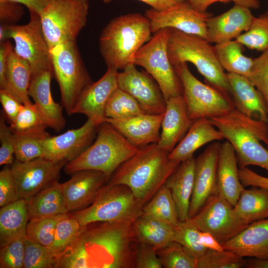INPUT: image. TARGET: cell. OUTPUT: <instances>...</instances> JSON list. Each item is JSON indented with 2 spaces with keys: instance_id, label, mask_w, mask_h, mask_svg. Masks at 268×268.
I'll return each mask as SVG.
<instances>
[{
  "instance_id": "6",
  "label": "cell",
  "mask_w": 268,
  "mask_h": 268,
  "mask_svg": "<svg viewBox=\"0 0 268 268\" xmlns=\"http://www.w3.org/2000/svg\"><path fill=\"white\" fill-rule=\"evenodd\" d=\"M167 52L173 66L191 63L207 84L231 96L227 74L218 60L214 46L206 39L171 29Z\"/></svg>"
},
{
  "instance_id": "56",
  "label": "cell",
  "mask_w": 268,
  "mask_h": 268,
  "mask_svg": "<svg viewBox=\"0 0 268 268\" xmlns=\"http://www.w3.org/2000/svg\"><path fill=\"white\" fill-rule=\"evenodd\" d=\"M108 3L114 0H102ZM150 5L157 10H162L172 7L185 0H138Z\"/></svg>"
},
{
  "instance_id": "38",
  "label": "cell",
  "mask_w": 268,
  "mask_h": 268,
  "mask_svg": "<svg viewBox=\"0 0 268 268\" xmlns=\"http://www.w3.org/2000/svg\"><path fill=\"white\" fill-rule=\"evenodd\" d=\"M15 134H42L48 128L34 103L24 104L14 120L9 124Z\"/></svg>"
},
{
  "instance_id": "7",
  "label": "cell",
  "mask_w": 268,
  "mask_h": 268,
  "mask_svg": "<svg viewBox=\"0 0 268 268\" xmlns=\"http://www.w3.org/2000/svg\"><path fill=\"white\" fill-rule=\"evenodd\" d=\"M143 206L127 186L108 184L89 206L70 215L81 227L95 222L134 223L142 215Z\"/></svg>"
},
{
  "instance_id": "50",
  "label": "cell",
  "mask_w": 268,
  "mask_h": 268,
  "mask_svg": "<svg viewBox=\"0 0 268 268\" xmlns=\"http://www.w3.org/2000/svg\"><path fill=\"white\" fill-rule=\"evenodd\" d=\"M157 251L151 245L137 242L134 253V268H162Z\"/></svg>"
},
{
  "instance_id": "54",
  "label": "cell",
  "mask_w": 268,
  "mask_h": 268,
  "mask_svg": "<svg viewBox=\"0 0 268 268\" xmlns=\"http://www.w3.org/2000/svg\"><path fill=\"white\" fill-rule=\"evenodd\" d=\"M239 176L244 187H258L268 189V178L256 173L247 167L239 168Z\"/></svg>"
},
{
  "instance_id": "4",
  "label": "cell",
  "mask_w": 268,
  "mask_h": 268,
  "mask_svg": "<svg viewBox=\"0 0 268 268\" xmlns=\"http://www.w3.org/2000/svg\"><path fill=\"white\" fill-rule=\"evenodd\" d=\"M233 147L239 168L255 165L268 171V124L247 116L236 109L210 119Z\"/></svg>"
},
{
  "instance_id": "53",
  "label": "cell",
  "mask_w": 268,
  "mask_h": 268,
  "mask_svg": "<svg viewBox=\"0 0 268 268\" xmlns=\"http://www.w3.org/2000/svg\"><path fill=\"white\" fill-rule=\"evenodd\" d=\"M0 102L2 112L10 124L16 117L23 104L4 89H0Z\"/></svg>"
},
{
  "instance_id": "39",
  "label": "cell",
  "mask_w": 268,
  "mask_h": 268,
  "mask_svg": "<svg viewBox=\"0 0 268 268\" xmlns=\"http://www.w3.org/2000/svg\"><path fill=\"white\" fill-rule=\"evenodd\" d=\"M67 215V213H65L29 219L26 227V237L49 248L53 242L58 223Z\"/></svg>"
},
{
  "instance_id": "47",
  "label": "cell",
  "mask_w": 268,
  "mask_h": 268,
  "mask_svg": "<svg viewBox=\"0 0 268 268\" xmlns=\"http://www.w3.org/2000/svg\"><path fill=\"white\" fill-rule=\"evenodd\" d=\"M247 78L262 95L268 111V49L254 59Z\"/></svg>"
},
{
  "instance_id": "10",
  "label": "cell",
  "mask_w": 268,
  "mask_h": 268,
  "mask_svg": "<svg viewBox=\"0 0 268 268\" xmlns=\"http://www.w3.org/2000/svg\"><path fill=\"white\" fill-rule=\"evenodd\" d=\"M173 67L182 82L183 97L192 120L221 116L235 108L230 95L199 80L191 72L187 63Z\"/></svg>"
},
{
  "instance_id": "19",
  "label": "cell",
  "mask_w": 268,
  "mask_h": 268,
  "mask_svg": "<svg viewBox=\"0 0 268 268\" xmlns=\"http://www.w3.org/2000/svg\"><path fill=\"white\" fill-rule=\"evenodd\" d=\"M102 172L93 170L78 171L61 188L68 211H77L89 206L103 184L108 182Z\"/></svg>"
},
{
  "instance_id": "15",
  "label": "cell",
  "mask_w": 268,
  "mask_h": 268,
  "mask_svg": "<svg viewBox=\"0 0 268 268\" xmlns=\"http://www.w3.org/2000/svg\"><path fill=\"white\" fill-rule=\"evenodd\" d=\"M65 162H55L44 157L26 162L15 160L10 168L16 185L19 199L28 201L58 180Z\"/></svg>"
},
{
  "instance_id": "33",
  "label": "cell",
  "mask_w": 268,
  "mask_h": 268,
  "mask_svg": "<svg viewBox=\"0 0 268 268\" xmlns=\"http://www.w3.org/2000/svg\"><path fill=\"white\" fill-rule=\"evenodd\" d=\"M233 208L237 216L248 224L268 218V189L244 188Z\"/></svg>"
},
{
  "instance_id": "8",
  "label": "cell",
  "mask_w": 268,
  "mask_h": 268,
  "mask_svg": "<svg viewBox=\"0 0 268 268\" xmlns=\"http://www.w3.org/2000/svg\"><path fill=\"white\" fill-rule=\"evenodd\" d=\"M54 75L60 88L61 105L67 115L79 98L93 82L87 71L76 41L57 45L50 49Z\"/></svg>"
},
{
  "instance_id": "25",
  "label": "cell",
  "mask_w": 268,
  "mask_h": 268,
  "mask_svg": "<svg viewBox=\"0 0 268 268\" xmlns=\"http://www.w3.org/2000/svg\"><path fill=\"white\" fill-rule=\"evenodd\" d=\"M221 245L244 258L268 260V218L251 223Z\"/></svg>"
},
{
  "instance_id": "42",
  "label": "cell",
  "mask_w": 268,
  "mask_h": 268,
  "mask_svg": "<svg viewBox=\"0 0 268 268\" xmlns=\"http://www.w3.org/2000/svg\"><path fill=\"white\" fill-rule=\"evenodd\" d=\"M201 231L189 219L180 221L174 227V241L180 244L189 255L197 259L208 250L200 242Z\"/></svg>"
},
{
  "instance_id": "49",
  "label": "cell",
  "mask_w": 268,
  "mask_h": 268,
  "mask_svg": "<svg viewBox=\"0 0 268 268\" xmlns=\"http://www.w3.org/2000/svg\"><path fill=\"white\" fill-rule=\"evenodd\" d=\"M3 112L0 117V165L12 164L14 155V137L10 126L6 122Z\"/></svg>"
},
{
  "instance_id": "18",
  "label": "cell",
  "mask_w": 268,
  "mask_h": 268,
  "mask_svg": "<svg viewBox=\"0 0 268 268\" xmlns=\"http://www.w3.org/2000/svg\"><path fill=\"white\" fill-rule=\"evenodd\" d=\"M220 143L213 141L196 159L189 218L194 216L216 191L217 167Z\"/></svg>"
},
{
  "instance_id": "23",
  "label": "cell",
  "mask_w": 268,
  "mask_h": 268,
  "mask_svg": "<svg viewBox=\"0 0 268 268\" xmlns=\"http://www.w3.org/2000/svg\"><path fill=\"white\" fill-rule=\"evenodd\" d=\"M164 114H144L125 119L106 118L132 144L138 148L157 143Z\"/></svg>"
},
{
  "instance_id": "9",
  "label": "cell",
  "mask_w": 268,
  "mask_h": 268,
  "mask_svg": "<svg viewBox=\"0 0 268 268\" xmlns=\"http://www.w3.org/2000/svg\"><path fill=\"white\" fill-rule=\"evenodd\" d=\"M88 0H51L39 14L42 29L50 49L76 41L85 26Z\"/></svg>"
},
{
  "instance_id": "32",
  "label": "cell",
  "mask_w": 268,
  "mask_h": 268,
  "mask_svg": "<svg viewBox=\"0 0 268 268\" xmlns=\"http://www.w3.org/2000/svg\"><path fill=\"white\" fill-rule=\"evenodd\" d=\"M27 201L29 219L55 216L68 212L58 180L42 190Z\"/></svg>"
},
{
  "instance_id": "36",
  "label": "cell",
  "mask_w": 268,
  "mask_h": 268,
  "mask_svg": "<svg viewBox=\"0 0 268 268\" xmlns=\"http://www.w3.org/2000/svg\"><path fill=\"white\" fill-rule=\"evenodd\" d=\"M142 212V216L163 221L174 227L180 221L171 192L165 184L143 206Z\"/></svg>"
},
{
  "instance_id": "35",
  "label": "cell",
  "mask_w": 268,
  "mask_h": 268,
  "mask_svg": "<svg viewBox=\"0 0 268 268\" xmlns=\"http://www.w3.org/2000/svg\"><path fill=\"white\" fill-rule=\"evenodd\" d=\"M243 47L236 40L214 46L218 60L224 70L248 77L254 59L244 55Z\"/></svg>"
},
{
  "instance_id": "17",
  "label": "cell",
  "mask_w": 268,
  "mask_h": 268,
  "mask_svg": "<svg viewBox=\"0 0 268 268\" xmlns=\"http://www.w3.org/2000/svg\"><path fill=\"white\" fill-rule=\"evenodd\" d=\"M98 127L87 119L78 128L58 135L49 134L43 142L44 157L55 162L66 163L75 159L92 144Z\"/></svg>"
},
{
  "instance_id": "62",
  "label": "cell",
  "mask_w": 268,
  "mask_h": 268,
  "mask_svg": "<svg viewBox=\"0 0 268 268\" xmlns=\"http://www.w3.org/2000/svg\"><path fill=\"white\" fill-rule=\"evenodd\" d=\"M8 38L7 25L0 24V43H3Z\"/></svg>"
},
{
  "instance_id": "20",
  "label": "cell",
  "mask_w": 268,
  "mask_h": 268,
  "mask_svg": "<svg viewBox=\"0 0 268 268\" xmlns=\"http://www.w3.org/2000/svg\"><path fill=\"white\" fill-rule=\"evenodd\" d=\"M118 72L115 69L108 68L104 74L83 93L72 114H83L98 126L105 122V108L110 96L118 88Z\"/></svg>"
},
{
  "instance_id": "11",
  "label": "cell",
  "mask_w": 268,
  "mask_h": 268,
  "mask_svg": "<svg viewBox=\"0 0 268 268\" xmlns=\"http://www.w3.org/2000/svg\"><path fill=\"white\" fill-rule=\"evenodd\" d=\"M171 28L161 29L135 54L133 64L144 68L156 81L166 99L183 96L182 82L170 62L167 44Z\"/></svg>"
},
{
  "instance_id": "45",
  "label": "cell",
  "mask_w": 268,
  "mask_h": 268,
  "mask_svg": "<svg viewBox=\"0 0 268 268\" xmlns=\"http://www.w3.org/2000/svg\"><path fill=\"white\" fill-rule=\"evenodd\" d=\"M246 263L244 257L231 251L208 249L197 259V268H240L246 266Z\"/></svg>"
},
{
  "instance_id": "5",
  "label": "cell",
  "mask_w": 268,
  "mask_h": 268,
  "mask_svg": "<svg viewBox=\"0 0 268 268\" xmlns=\"http://www.w3.org/2000/svg\"><path fill=\"white\" fill-rule=\"evenodd\" d=\"M139 149L105 122L97 127L94 142L78 157L67 163L64 170L68 175L82 170H96L103 172L109 181L117 168Z\"/></svg>"
},
{
  "instance_id": "52",
  "label": "cell",
  "mask_w": 268,
  "mask_h": 268,
  "mask_svg": "<svg viewBox=\"0 0 268 268\" xmlns=\"http://www.w3.org/2000/svg\"><path fill=\"white\" fill-rule=\"evenodd\" d=\"M23 5L11 0H0V23L14 25L22 16Z\"/></svg>"
},
{
  "instance_id": "22",
  "label": "cell",
  "mask_w": 268,
  "mask_h": 268,
  "mask_svg": "<svg viewBox=\"0 0 268 268\" xmlns=\"http://www.w3.org/2000/svg\"><path fill=\"white\" fill-rule=\"evenodd\" d=\"M53 72L45 71L32 76L28 93L48 127L60 132L66 125L63 107L52 95L51 82Z\"/></svg>"
},
{
  "instance_id": "41",
  "label": "cell",
  "mask_w": 268,
  "mask_h": 268,
  "mask_svg": "<svg viewBox=\"0 0 268 268\" xmlns=\"http://www.w3.org/2000/svg\"><path fill=\"white\" fill-rule=\"evenodd\" d=\"M235 40L251 50L264 52L268 49V13L255 17L249 30Z\"/></svg>"
},
{
  "instance_id": "43",
  "label": "cell",
  "mask_w": 268,
  "mask_h": 268,
  "mask_svg": "<svg viewBox=\"0 0 268 268\" xmlns=\"http://www.w3.org/2000/svg\"><path fill=\"white\" fill-rule=\"evenodd\" d=\"M83 227L75 218L68 214L58 223L49 249L58 257L73 242Z\"/></svg>"
},
{
  "instance_id": "55",
  "label": "cell",
  "mask_w": 268,
  "mask_h": 268,
  "mask_svg": "<svg viewBox=\"0 0 268 268\" xmlns=\"http://www.w3.org/2000/svg\"><path fill=\"white\" fill-rule=\"evenodd\" d=\"M12 48L7 41L0 44V89L4 87L7 70V59L10 50Z\"/></svg>"
},
{
  "instance_id": "40",
  "label": "cell",
  "mask_w": 268,
  "mask_h": 268,
  "mask_svg": "<svg viewBox=\"0 0 268 268\" xmlns=\"http://www.w3.org/2000/svg\"><path fill=\"white\" fill-rule=\"evenodd\" d=\"M49 135L47 132L35 134H14L16 160L26 162L44 157L43 142Z\"/></svg>"
},
{
  "instance_id": "34",
  "label": "cell",
  "mask_w": 268,
  "mask_h": 268,
  "mask_svg": "<svg viewBox=\"0 0 268 268\" xmlns=\"http://www.w3.org/2000/svg\"><path fill=\"white\" fill-rule=\"evenodd\" d=\"M137 242L146 243L157 250L174 241V227L163 221L141 216L133 223Z\"/></svg>"
},
{
  "instance_id": "60",
  "label": "cell",
  "mask_w": 268,
  "mask_h": 268,
  "mask_svg": "<svg viewBox=\"0 0 268 268\" xmlns=\"http://www.w3.org/2000/svg\"><path fill=\"white\" fill-rule=\"evenodd\" d=\"M234 4L244 6L250 9H256L260 7V3L259 0H231Z\"/></svg>"
},
{
  "instance_id": "58",
  "label": "cell",
  "mask_w": 268,
  "mask_h": 268,
  "mask_svg": "<svg viewBox=\"0 0 268 268\" xmlns=\"http://www.w3.org/2000/svg\"><path fill=\"white\" fill-rule=\"evenodd\" d=\"M26 6L30 13L40 14L51 0H11Z\"/></svg>"
},
{
  "instance_id": "57",
  "label": "cell",
  "mask_w": 268,
  "mask_h": 268,
  "mask_svg": "<svg viewBox=\"0 0 268 268\" xmlns=\"http://www.w3.org/2000/svg\"><path fill=\"white\" fill-rule=\"evenodd\" d=\"M199 240L200 243L207 249L217 251L224 250L221 244L209 232L201 231Z\"/></svg>"
},
{
  "instance_id": "51",
  "label": "cell",
  "mask_w": 268,
  "mask_h": 268,
  "mask_svg": "<svg viewBox=\"0 0 268 268\" xmlns=\"http://www.w3.org/2000/svg\"><path fill=\"white\" fill-rule=\"evenodd\" d=\"M18 199L16 185L10 168H4L0 172V206Z\"/></svg>"
},
{
  "instance_id": "14",
  "label": "cell",
  "mask_w": 268,
  "mask_h": 268,
  "mask_svg": "<svg viewBox=\"0 0 268 268\" xmlns=\"http://www.w3.org/2000/svg\"><path fill=\"white\" fill-rule=\"evenodd\" d=\"M144 15L150 21L152 33L168 28L206 39V21L212 14L196 10L185 0L164 10H146Z\"/></svg>"
},
{
  "instance_id": "26",
  "label": "cell",
  "mask_w": 268,
  "mask_h": 268,
  "mask_svg": "<svg viewBox=\"0 0 268 268\" xmlns=\"http://www.w3.org/2000/svg\"><path fill=\"white\" fill-rule=\"evenodd\" d=\"M230 94L235 109L243 114L268 124V111L265 100L245 76L227 73Z\"/></svg>"
},
{
  "instance_id": "63",
  "label": "cell",
  "mask_w": 268,
  "mask_h": 268,
  "mask_svg": "<svg viewBox=\"0 0 268 268\" xmlns=\"http://www.w3.org/2000/svg\"><path fill=\"white\" fill-rule=\"evenodd\" d=\"M265 144H266V145H267V149H268V140L267 141V142H266V143Z\"/></svg>"
},
{
  "instance_id": "30",
  "label": "cell",
  "mask_w": 268,
  "mask_h": 268,
  "mask_svg": "<svg viewBox=\"0 0 268 268\" xmlns=\"http://www.w3.org/2000/svg\"><path fill=\"white\" fill-rule=\"evenodd\" d=\"M0 207V246L2 247L26 237L29 217L27 201L24 199H18Z\"/></svg>"
},
{
  "instance_id": "37",
  "label": "cell",
  "mask_w": 268,
  "mask_h": 268,
  "mask_svg": "<svg viewBox=\"0 0 268 268\" xmlns=\"http://www.w3.org/2000/svg\"><path fill=\"white\" fill-rule=\"evenodd\" d=\"M144 114L147 113L137 101L119 88L111 94L105 108L106 118L125 119Z\"/></svg>"
},
{
  "instance_id": "21",
  "label": "cell",
  "mask_w": 268,
  "mask_h": 268,
  "mask_svg": "<svg viewBox=\"0 0 268 268\" xmlns=\"http://www.w3.org/2000/svg\"><path fill=\"white\" fill-rule=\"evenodd\" d=\"M254 18L250 9L234 4L225 12L207 19L206 39L215 44L235 40L249 30Z\"/></svg>"
},
{
  "instance_id": "24",
  "label": "cell",
  "mask_w": 268,
  "mask_h": 268,
  "mask_svg": "<svg viewBox=\"0 0 268 268\" xmlns=\"http://www.w3.org/2000/svg\"><path fill=\"white\" fill-rule=\"evenodd\" d=\"M194 121L189 117L183 96L166 100L158 145L171 152L185 136Z\"/></svg>"
},
{
  "instance_id": "16",
  "label": "cell",
  "mask_w": 268,
  "mask_h": 268,
  "mask_svg": "<svg viewBox=\"0 0 268 268\" xmlns=\"http://www.w3.org/2000/svg\"><path fill=\"white\" fill-rule=\"evenodd\" d=\"M118 88L133 97L147 114H164L166 100L154 79L146 71H139L134 64L117 74Z\"/></svg>"
},
{
  "instance_id": "29",
  "label": "cell",
  "mask_w": 268,
  "mask_h": 268,
  "mask_svg": "<svg viewBox=\"0 0 268 268\" xmlns=\"http://www.w3.org/2000/svg\"><path fill=\"white\" fill-rule=\"evenodd\" d=\"M195 160L193 156L182 162L165 184L174 200L180 221L189 218V209L194 184Z\"/></svg>"
},
{
  "instance_id": "13",
  "label": "cell",
  "mask_w": 268,
  "mask_h": 268,
  "mask_svg": "<svg viewBox=\"0 0 268 268\" xmlns=\"http://www.w3.org/2000/svg\"><path fill=\"white\" fill-rule=\"evenodd\" d=\"M189 219L201 231L212 235L221 244L249 224L237 216L233 206L217 191L201 209Z\"/></svg>"
},
{
  "instance_id": "12",
  "label": "cell",
  "mask_w": 268,
  "mask_h": 268,
  "mask_svg": "<svg viewBox=\"0 0 268 268\" xmlns=\"http://www.w3.org/2000/svg\"><path fill=\"white\" fill-rule=\"evenodd\" d=\"M23 25H7L8 37L14 42V52L29 64L32 76L53 71L50 48L45 39L39 15L30 13Z\"/></svg>"
},
{
  "instance_id": "46",
  "label": "cell",
  "mask_w": 268,
  "mask_h": 268,
  "mask_svg": "<svg viewBox=\"0 0 268 268\" xmlns=\"http://www.w3.org/2000/svg\"><path fill=\"white\" fill-rule=\"evenodd\" d=\"M160 262L164 268H197V259L189 255L182 246L173 241L157 250Z\"/></svg>"
},
{
  "instance_id": "61",
  "label": "cell",
  "mask_w": 268,
  "mask_h": 268,
  "mask_svg": "<svg viewBox=\"0 0 268 268\" xmlns=\"http://www.w3.org/2000/svg\"><path fill=\"white\" fill-rule=\"evenodd\" d=\"M246 266L249 268H268V260L255 259L247 262Z\"/></svg>"
},
{
  "instance_id": "27",
  "label": "cell",
  "mask_w": 268,
  "mask_h": 268,
  "mask_svg": "<svg viewBox=\"0 0 268 268\" xmlns=\"http://www.w3.org/2000/svg\"><path fill=\"white\" fill-rule=\"evenodd\" d=\"M238 165L236 153L231 144L227 140L220 143L217 167L216 191L233 206L236 204L244 189L239 178Z\"/></svg>"
},
{
  "instance_id": "44",
  "label": "cell",
  "mask_w": 268,
  "mask_h": 268,
  "mask_svg": "<svg viewBox=\"0 0 268 268\" xmlns=\"http://www.w3.org/2000/svg\"><path fill=\"white\" fill-rule=\"evenodd\" d=\"M57 263L58 257L49 248L25 237L23 268H56Z\"/></svg>"
},
{
  "instance_id": "59",
  "label": "cell",
  "mask_w": 268,
  "mask_h": 268,
  "mask_svg": "<svg viewBox=\"0 0 268 268\" xmlns=\"http://www.w3.org/2000/svg\"><path fill=\"white\" fill-rule=\"evenodd\" d=\"M192 6L200 12H206L208 7L216 2L226 3L231 0H187Z\"/></svg>"
},
{
  "instance_id": "3",
  "label": "cell",
  "mask_w": 268,
  "mask_h": 268,
  "mask_svg": "<svg viewBox=\"0 0 268 268\" xmlns=\"http://www.w3.org/2000/svg\"><path fill=\"white\" fill-rule=\"evenodd\" d=\"M151 33L149 19L139 13L112 19L99 38L100 51L107 67L123 70L133 64L134 55L150 39Z\"/></svg>"
},
{
  "instance_id": "1",
  "label": "cell",
  "mask_w": 268,
  "mask_h": 268,
  "mask_svg": "<svg viewBox=\"0 0 268 268\" xmlns=\"http://www.w3.org/2000/svg\"><path fill=\"white\" fill-rule=\"evenodd\" d=\"M136 243L133 223H91L58 257L56 268H132Z\"/></svg>"
},
{
  "instance_id": "2",
  "label": "cell",
  "mask_w": 268,
  "mask_h": 268,
  "mask_svg": "<svg viewBox=\"0 0 268 268\" xmlns=\"http://www.w3.org/2000/svg\"><path fill=\"white\" fill-rule=\"evenodd\" d=\"M169 154L157 143L139 148L117 168L108 184L127 186L144 206L181 163L170 159Z\"/></svg>"
},
{
  "instance_id": "64",
  "label": "cell",
  "mask_w": 268,
  "mask_h": 268,
  "mask_svg": "<svg viewBox=\"0 0 268 268\" xmlns=\"http://www.w3.org/2000/svg\"><path fill=\"white\" fill-rule=\"evenodd\" d=\"M268 13V11L267 12Z\"/></svg>"
},
{
  "instance_id": "48",
  "label": "cell",
  "mask_w": 268,
  "mask_h": 268,
  "mask_svg": "<svg viewBox=\"0 0 268 268\" xmlns=\"http://www.w3.org/2000/svg\"><path fill=\"white\" fill-rule=\"evenodd\" d=\"M25 237L15 239L0 247V268H23Z\"/></svg>"
},
{
  "instance_id": "28",
  "label": "cell",
  "mask_w": 268,
  "mask_h": 268,
  "mask_svg": "<svg viewBox=\"0 0 268 268\" xmlns=\"http://www.w3.org/2000/svg\"><path fill=\"white\" fill-rule=\"evenodd\" d=\"M223 139L221 132L209 119L194 120L183 138L169 153V157L181 163L193 157L195 152L203 145Z\"/></svg>"
},
{
  "instance_id": "31",
  "label": "cell",
  "mask_w": 268,
  "mask_h": 268,
  "mask_svg": "<svg viewBox=\"0 0 268 268\" xmlns=\"http://www.w3.org/2000/svg\"><path fill=\"white\" fill-rule=\"evenodd\" d=\"M31 78L32 71L29 63L17 55L12 47L8 56L5 83L3 89L23 104L31 103L28 90Z\"/></svg>"
}]
</instances>
